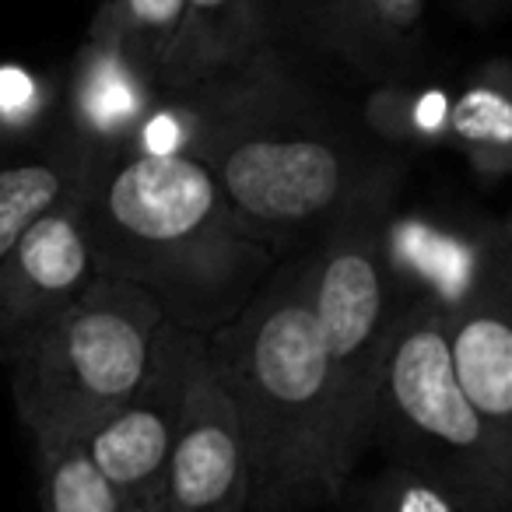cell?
<instances>
[{
    "mask_svg": "<svg viewBox=\"0 0 512 512\" xmlns=\"http://www.w3.org/2000/svg\"><path fill=\"white\" fill-rule=\"evenodd\" d=\"M78 214L95 271L148 292L165 320L193 334L228 327L278 271V256L235 228L214 179L193 158L92 162Z\"/></svg>",
    "mask_w": 512,
    "mask_h": 512,
    "instance_id": "1",
    "label": "cell"
},
{
    "mask_svg": "<svg viewBox=\"0 0 512 512\" xmlns=\"http://www.w3.org/2000/svg\"><path fill=\"white\" fill-rule=\"evenodd\" d=\"M207 134L197 158L249 242L281 256L313 242L372 190L400 183V165L323 127L292 102L278 57L197 88Z\"/></svg>",
    "mask_w": 512,
    "mask_h": 512,
    "instance_id": "2",
    "label": "cell"
},
{
    "mask_svg": "<svg viewBox=\"0 0 512 512\" xmlns=\"http://www.w3.org/2000/svg\"><path fill=\"white\" fill-rule=\"evenodd\" d=\"M207 348L239 418L246 512L334 505L341 488L330 467V383L299 260L274 271Z\"/></svg>",
    "mask_w": 512,
    "mask_h": 512,
    "instance_id": "3",
    "label": "cell"
},
{
    "mask_svg": "<svg viewBox=\"0 0 512 512\" xmlns=\"http://www.w3.org/2000/svg\"><path fill=\"white\" fill-rule=\"evenodd\" d=\"M400 186V183H397ZM397 186H383L330 221L299 256L330 383V467L344 491L369 453L372 404L407 295L386 260V218Z\"/></svg>",
    "mask_w": 512,
    "mask_h": 512,
    "instance_id": "4",
    "label": "cell"
},
{
    "mask_svg": "<svg viewBox=\"0 0 512 512\" xmlns=\"http://www.w3.org/2000/svg\"><path fill=\"white\" fill-rule=\"evenodd\" d=\"M421 474L463 512H512V456L498 453L449 369L442 309L411 299L393 330L372 404L369 449Z\"/></svg>",
    "mask_w": 512,
    "mask_h": 512,
    "instance_id": "5",
    "label": "cell"
},
{
    "mask_svg": "<svg viewBox=\"0 0 512 512\" xmlns=\"http://www.w3.org/2000/svg\"><path fill=\"white\" fill-rule=\"evenodd\" d=\"M165 313L116 278L92 288L11 365V397L32 442H81L144 379Z\"/></svg>",
    "mask_w": 512,
    "mask_h": 512,
    "instance_id": "6",
    "label": "cell"
},
{
    "mask_svg": "<svg viewBox=\"0 0 512 512\" xmlns=\"http://www.w3.org/2000/svg\"><path fill=\"white\" fill-rule=\"evenodd\" d=\"M200 348H204V334L165 320L137 390L81 439L88 460L116 488L127 512H141L144 505L162 498L165 467H169L186 386H190Z\"/></svg>",
    "mask_w": 512,
    "mask_h": 512,
    "instance_id": "7",
    "label": "cell"
},
{
    "mask_svg": "<svg viewBox=\"0 0 512 512\" xmlns=\"http://www.w3.org/2000/svg\"><path fill=\"white\" fill-rule=\"evenodd\" d=\"M99 278L78 214V193L0 260V362L18 365Z\"/></svg>",
    "mask_w": 512,
    "mask_h": 512,
    "instance_id": "8",
    "label": "cell"
},
{
    "mask_svg": "<svg viewBox=\"0 0 512 512\" xmlns=\"http://www.w3.org/2000/svg\"><path fill=\"white\" fill-rule=\"evenodd\" d=\"M249 470L235 404L214 369L211 348H200L186 386L183 418L162 481L165 512H246Z\"/></svg>",
    "mask_w": 512,
    "mask_h": 512,
    "instance_id": "9",
    "label": "cell"
},
{
    "mask_svg": "<svg viewBox=\"0 0 512 512\" xmlns=\"http://www.w3.org/2000/svg\"><path fill=\"white\" fill-rule=\"evenodd\" d=\"M446 355L470 411L512 456V271L509 253L463 302L442 313Z\"/></svg>",
    "mask_w": 512,
    "mask_h": 512,
    "instance_id": "10",
    "label": "cell"
},
{
    "mask_svg": "<svg viewBox=\"0 0 512 512\" xmlns=\"http://www.w3.org/2000/svg\"><path fill=\"white\" fill-rule=\"evenodd\" d=\"M158 95L162 85L155 74L144 71L120 36L95 15L64 88L67 141L92 162L123 155Z\"/></svg>",
    "mask_w": 512,
    "mask_h": 512,
    "instance_id": "11",
    "label": "cell"
},
{
    "mask_svg": "<svg viewBox=\"0 0 512 512\" xmlns=\"http://www.w3.org/2000/svg\"><path fill=\"white\" fill-rule=\"evenodd\" d=\"M509 253V228L491 225L481 232L446 228L428 218H386V260L400 292L411 299H428L446 313L463 302L491 267Z\"/></svg>",
    "mask_w": 512,
    "mask_h": 512,
    "instance_id": "12",
    "label": "cell"
},
{
    "mask_svg": "<svg viewBox=\"0 0 512 512\" xmlns=\"http://www.w3.org/2000/svg\"><path fill=\"white\" fill-rule=\"evenodd\" d=\"M274 60V25L264 0H186L162 67V92L218 85Z\"/></svg>",
    "mask_w": 512,
    "mask_h": 512,
    "instance_id": "13",
    "label": "cell"
},
{
    "mask_svg": "<svg viewBox=\"0 0 512 512\" xmlns=\"http://www.w3.org/2000/svg\"><path fill=\"white\" fill-rule=\"evenodd\" d=\"M484 183H498L512 165V74L491 60L449 102V137Z\"/></svg>",
    "mask_w": 512,
    "mask_h": 512,
    "instance_id": "14",
    "label": "cell"
},
{
    "mask_svg": "<svg viewBox=\"0 0 512 512\" xmlns=\"http://www.w3.org/2000/svg\"><path fill=\"white\" fill-rule=\"evenodd\" d=\"M88 169L92 158L81 155L67 137L32 158L0 165V260L32 225L81 190Z\"/></svg>",
    "mask_w": 512,
    "mask_h": 512,
    "instance_id": "15",
    "label": "cell"
},
{
    "mask_svg": "<svg viewBox=\"0 0 512 512\" xmlns=\"http://www.w3.org/2000/svg\"><path fill=\"white\" fill-rule=\"evenodd\" d=\"M264 4L271 15L274 36L285 29L306 46L330 53L358 71H383V60L369 39L358 0H264Z\"/></svg>",
    "mask_w": 512,
    "mask_h": 512,
    "instance_id": "16",
    "label": "cell"
},
{
    "mask_svg": "<svg viewBox=\"0 0 512 512\" xmlns=\"http://www.w3.org/2000/svg\"><path fill=\"white\" fill-rule=\"evenodd\" d=\"M36 474L43 512H127L116 488L74 439L36 442Z\"/></svg>",
    "mask_w": 512,
    "mask_h": 512,
    "instance_id": "17",
    "label": "cell"
},
{
    "mask_svg": "<svg viewBox=\"0 0 512 512\" xmlns=\"http://www.w3.org/2000/svg\"><path fill=\"white\" fill-rule=\"evenodd\" d=\"M183 4L186 0H102L95 15L120 36V43L134 53L144 71L162 78L165 57L183 18Z\"/></svg>",
    "mask_w": 512,
    "mask_h": 512,
    "instance_id": "18",
    "label": "cell"
},
{
    "mask_svg": "<svg viewBox=\"0 0 512 512\" xmlns=\"http://www.w3.org/2000/svg\"><path fill=\"white\" fill-rule=\"evenodd\" d=\"M207 134V102L197 88L162 92L151 113L134 130L123 155L144 158H197Z\"/></svg>",
    "mask_w": 512,
    "mask_h": 512,
    "instance_id": "19",
    "label": "cell"
},
{
    "mask_svg": "<svg viewBox=\"0 0 512 512\" xmlns=\"http://www.w3.org/2000/svg\"><path fill=\"white\" fill-rule=\"evenodd\" d=\"M449 102L453 99L439 88L386 85L372 95L369 123L376 134L400 144H446Z\"/></svg>",
    "mask_w": 512,
    "mask_h": 512,
    "instance_id": "20",
    "label": "cell"
},
{
    "mask_svg": "<svg viewBox=\"0 0 512 512\" xmlns=\"http://www.w3.org/2000/svg\"><path fill=\"white\" fill-rule=\"evenodd\" d=\"M337 502L344 505V512H463V505L439 484L393 463H386L369 481L344 484Z\"/></svg>",
    "mask_w": 512,
    "mask_h": 512,
    "instance_id": "21",
    "label": "cell"
},
{
    "mask_svg": "<svg viewBox=\"0 0 512 512\" xmlns=\"http://www.w3.org/2000/svg\"><path fill=\"white\" fill-rule=\"evenodd\" d=\"M57 85L22 64H0V144L32 141L57 109Z\"/></svg>",
    "mask_w": 512,
    "mask_h": 512,
    "instance_id": "22",
    "label": "cell"
},
{
    "mask_svg": "<svg viewBox=\"0 0 512 512\" xmlns=\"http://www.w3.org/2000/svg\"><path fill=\"white\" fill-rule=\"evenodd\" d=\"M369 39L383 64L407 60L421 32V8L425 0H358Z\"/></svg>",
    "mask_w": 512,
    "mask_h": 512,
    "instance_id": "23",
    "label": "cell"
},
{
    "mask_svg": "<svg viewBox=\"0 0 512 512\" xmlns=\"http://www.w3.org/2000/svg\"><path fill=\"white\" fill-rule=\"evenodd\" d=\"M460 4H463V8H467L474 18H488L495 8H502V0H460Z\"/></svg>",
    "mask_w": 512,
    "mask_h": 512,
    "instance_id": "24",
    "label": "cell"
},
{
    "mask_svg": "<svg viewBox=\"0 0 512 512\" xmlns=\"http://www.w3.org/2000/svg\"><path fill=\"white\" fill-rule=\"evenodd\" d=\"M141 512H165V509H162V498H158V502H151V505H144Z\"/></svg>",
    "mask_w": 512,
    "mask_h": 512,
    "instance_id": "25",
    "label": "cell"
}]
</instances>
